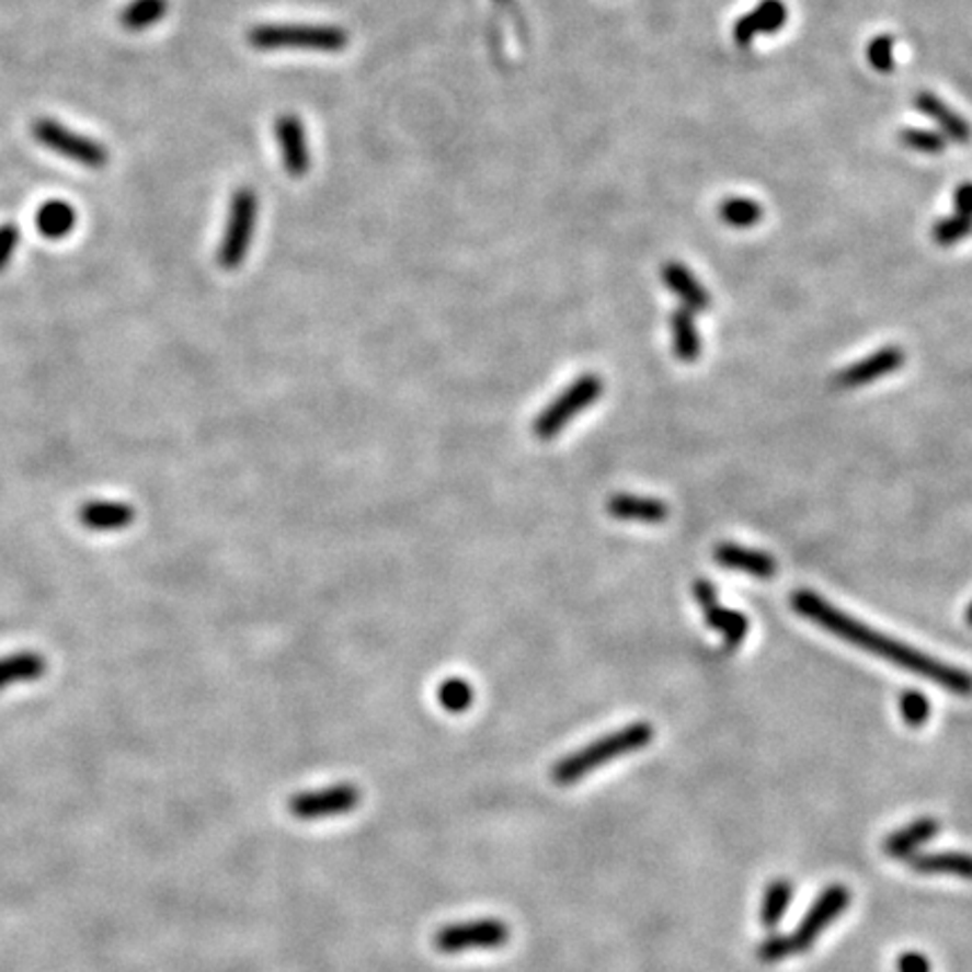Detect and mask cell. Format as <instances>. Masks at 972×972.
<instances>
[{
  "label": "cell",
  "mask_w": 972,
  "mask_h": 972,
  "mask_svg": "<svg viewBox=\"0 0 972 972\" xmlns=\"http://www.w3.org/2000/svg\"><path fill=\"white\" fill-rule=\"evenodd\" d=\"M498 5H510V0H495Z\"/></svg>",
  "instance_id": "obj_38"
},
{
  "label": "cell",
  "mask_w": 972,
  "mask_h": 972,
  "mask_svg": "<svg viewBox=\"0 0 972 972\" xmlns=\"http://www.w3.org/2000/svg\"><path fill=\"white\" fill-rule=\"evenodd\" d=\"M914 108L918 113H923L927 119H933L939 126V134H944L948 140L965 145L972 138L970 124L935 93H927V91L918 93L914 98Z\"/></svg>",
  "instance_id": "obj_16"
},
{
  "label": "cell",
  "mask_w": 972,
  "mask_h": 972,
  "mask_svg": "<svg viewBox=\"0 0 972 972\" xmlns=\"http://www.w3.org/2000/svg\"><path fill=\"white\" fill-rule=\"evenodd\" d=\"M713 559L718 565L745 572V574L761 579V581H768L777 574V561L770 554L758 552V549L741 547L734 542L718 545L713 549Z\"/></svg>",
  "instance_id": "obj_14"
},
{
  "label": "cell",
  "mask_w": 972,
  "mask_h": 972,
  "mask_svg": "<svg viewBox=\"0 0 972 972\" xmlns=\"http://www.w3.org/2000/svg\"><path fill=\"white\" fill-rule=\"evenodd\" d=\"M792 957V948L788 941V935H775L770 939H766L758 948V959L766 963H777Z\"/></svg>",
  "instance_id": "obj_33"
},
{
  "label": "cell",
  "mask_w": 972,
  "mask_h": 972,
  "mask_svg": "<svg viewBox=\"0 0 972 972\" xmlns=\"http://www.w3.org/2000/svg\"><path fill=\"white\" fill-rule=\"evenodd\" d=\"M905 363V352L899 347H884L862 361H858L856 365L842 369L835 376V386L837 388H862L873 384L880 376H887L896 371L899 367H903Z\"/></svg>",
  "instance_id": "obj_13"
},
{
  "label": "cell",
  "mask_w": 972,
  "mask_h": 972,
  "mask_svg": "<svg viewBox=\"0 0 972 972\" xmlns=\"http://www.w3.org/2000/svg\"><path fill=\"white\" fill-rule=\"evenodd\" d=\"M939 833V822L929 820V817H920L916 822H912L910 826L892 833L884 842V851L887 856H892L896 860L901 858H912L927 839H933Z\"/></svg>",
  "instance_id": "obj_20"
},
{
  "label": "cell",
  "mask_w": 972,
  "mask_h": 972,
  "mask_svg": "<svg viewBox=\"0 0 972 972\" xmlns=\"http://www.w3.org/2000/svg\"><path fill=\"white\" fill-rule=\"evenodd\" d=\"M169 12V0H131L126 3L119 14L117 23L122 30L138 34L153 25H158Z\"/></svg>",
  "instance_id": "obj_22"
},
{
  "label": "cell",
  "mask_w": 972,
  "mask_h": 972,
  "mask_svg": "<svg viewBox=\"0 0 972 972\" xmlns=\"http://www.w3.org/2000/svg\"><path fill=\"white\" fill-rule=\"evenodd\" d=\"M790 899H792V884L786 878L770 882L768 892L764 896V905H761V923H764V927L775 929L781 923L790 905Z\"/></svg>",
  "instance_id": "obj_26"
},
{
  "label": "cell",
  "mask_w": 972,
  "mask_h": 972,
  "mask_svg": "<svg viewBox=\"0 0 972 972\" xmlns=\"http://www.w3.org/2000/svg\"><path fill=\"white\" fill-rule=\"evenodd\" d=\"M662 282L666 284V288L678 295L681 302L685 305V309L689 311H707L711 305V298L707 288L691 275V271L685 264L678 262H668L662 266Z\"/></svg>",
  "instance_id": "obj_17"
},
{
  "label": "cell",
  "mask_w": 972,
  "mask_h": 972,
  "mask_svg": "<svg viewBox=\"0 0 972 972\" xmlns=\"http://www.w3.org/2000/svg\"><path fill=\"white\" fill-rule=\"evenodd\" d=\"M910 867L918 873L927 876H957L972 880V856L946 851V854H923L912 856Z\"/></svg>",
  "instance_id": "obj_21"
},
{
  "label": "cell",
  "mask_w": 972,
  "mask_h": 972,
  "mask_svg": "<svg viewBox=\"0 0 972 972\" xmlns=\"http://www.w3.org/2000/svg\"><path fill=\"white\" fill-rule=\"evenodd\" d=\"M849 903H851V894H849L847 887L833 884V887H828V890H824L820 894V899L815 901V905L807 912V916L801 918V923L797 925L794 933L788 935L792 954H799V952H804L807 948H811L817 941V937L824 933V929L844 910L849 907Z\"/></svg>",
  "instance_id": "obj_9"
},
{
  "label": "cell",
  "mask_w": 972,
  "mask_h": 972,
  "mask_svg": "<svg viewBox=\"0 0 972 972\" xmlns=\"http://www.w3.org/2000/svg\"><path fill=\"white\" fill-rule=\"evenodd\" d=\"M965 621L972 626V604L968 606V610H965Z\"/></svg>",
  "instance_id": "obj_37"
},
{
  "label": "cell",
  "mask_w": 972,
  "mask_h": 972,
  "mask_svg": "<svg viewBox=\"0 0 972 972\" xmlns=\"http://www.w3.org/2000/svg\"><path fill=\"white\" fill-rule=\"evenodd\" d=\"M347 32L331 25H277L266 23L248 30V46L255 50H322L335 53L347 46Z\"/></svg>",
  "instance_id": "obj_3"
},
{
  "label": "cell",
  "mask_w": 972,
  "mask_h": 972,
  "mask_svg": "<svg viewBox=\"0 0 972 972\" xmlns=\"http://www.w3.org/2000/svg\"><path fill=\"white\" fill-rule=\"evenodd\" d=\"M702 615H705V621H707L716 632H721L723 640H725V644H728L730 649L739 647V644L745 640V636H747V619H745V615H741L739 610L723 608L721 604L716 602L713 606L705 608Z\"/></svg>",
  "instance_id": "obj_24"
},
{
  "label": "cell",
  "mask_w": 972,
  "mask_h": 972,
  "mask_svg": "<svg viewBox=\"0 0 972 972\" xmlns=\"http://www.w3.org/2000/svg\"><path fill=\"white\" fill-rule=\"evenodd\" d=\"M792 608L815 624H820L822 628H826L831 636L842 638L844 642L856 644L858 649L873 653L887 662L896 664L899 668L912 671L916 675H923V678L937 683L939 687L957 694V696H970L972 694V675H968L961 668L948 666L935 657H929L903 642H896L892 638H884L880 632H876L873 628L851 619L849 615L839 613L837 608H833L831 604H826L822 597H817L815 593H809V590H799V593L792 595L790 599Z\"/></svg>",
  "instance_id": "obj_1"
},
{
  "label": "cell",
  "mask_w": 972,
  "mask_h": 972,
  "mask_svg": "<svg viewBox=\"0 0 972 972\" xmlns=\"http://www.w3.org/2000/svg\"><path fill=\"white\" fill-rule=\"evenodd\" d=\"M21 243V228L12 221L0 224V273H3Z\"/></svg>",
  "instance_id": "obj_32"
},
{
  "label": "cell",
  "mask_w": 972,
  "mask_h": 972,
  "mask_svg": "<svg viewBox=\"0 0 972 972\" xmlns=\"http://www.w3.org/2000/svg\"><path fill=\"white\" fill-rule=\"evenodd\" d=\"M77 518L83 529L108 534V531L129 529L136 523V510L129 502L91 500L79 506Z\"/></svg>",
  "instance_id": "obj_12"
},
{
  "label": "cell",
  "mask_w": 972,
  "mask_h": 972,
  "mask_svg": "<svg viewBox=\"0 0 972 972\" xmlns=\"http://www.w3.org/2000/svg\"><path fill=\"white\" fill-rule=\"evenodd\" d=\"M258 215H260L258 192L250 187L235 190L230 196L224 239L217 250V262L224 271H237L248 258V250L258 228Z\"/></svg>",
  "instance_id": "obj_5"
},
{
  "label": "cell",
  "mask_w": 972,
  "mask_h": 972,
  "mask_svg": "<svg viewBox=\"0 0 972 972\" xmlns=\"http://www.w3.org/2000/svg\"><path fill=\"white\" fill-rule=\"evenodd\" d=\"M952 205H954V215L972 219V183H963L954 190Z\"/></svg>",
  "instance_id": "obj_35"
},
{
  "label": "cell",
  "mask_w": 972,
  "mask_h": 972,
  "mask_svg": "<svg viewBox=\"0 0 972 972\" xmlns=\"http://www.w3.org/2000/svg\"><path fill=\"white\" fill-rule=\"evenodd\" d=\"M604 392V380L599 374H583L574 384H570L552 403H549L534 419V437L540 442H549L561 435V431L579 416L585 408L599 401Z\"/></svg>",
  "instance_id": "obj_6"
},
{
  "label": "cell",
  "mask_w": 972,
  "mask_h": 972,
  "mask_svg": "<svg viewBox=\"0 0 972 972\" xmlns=\"http://www.w3.org/2000/svg\"><path fill=\"white\" fill-rule=\"evenodd\" d=\"M970 235H972V219L954 215V213L950 217L937 221L933 228V239L939 245H954V243L968 239Z\"/></svg>",
  "instance_id": "obj_29"
},
{
  "label": "cell",
  "mask_w": 972,
  "mask_h": 972,
  "mask_svg": "<svg viewBox=\"0 0 972 972\" xmlns=\"http://www.w3.org/2000/svg\"><path fill=\"white\" fill-rule=\"evenodd\" d=\"M473 687L464 678H446L437 689L439 705L450 713H464L473 705Z\"/></svg>",
  "instance_id": "obj_27"
},
{
  "label": "cell",
  "mask_w": 972,
  "mask_h": 972,
  "mask_svg": "<svg viewBox=\"0 0 972 972\" xmlns=\"http://www.w3.org/2000/svg\"><path fill=\"white\" fill-rule=\"evenodd\" d=\"M34 226L44 239L61 241L77 228V209L66 201H46L36 209Z\"/></svg>",
  "instance_id": "obj_19"
},
{
  "label": "cell",
  "mask_w": 972,
  "mask_h": 972,
  "mask_svg": "<svg viewBox=\"0 0 972 972\" xmlns=\"http://www.w3.org/2000/svg\"><path fill=\"white\" fill-rule=\"evenodd\" d=\"M671 333H673V352L683 363H696L700 352H702V343L698 329L694 324V316L689 309H678L673 311L671 316Z\"/></svg>",
  "instance_id": "obj_23"
},
{
  "label": "cell",
  "mask_w": 972,
  "mask_h": 972,
  "mask_svg": "<svg viewBox=\"0 0 972 972\" xmlns=\"http://www.w3.org/2000/svg\"><path fill=\"white\" fill-rule=\"evenodd\" d=\"M30 136L36 145L44 149L79 164L100 172V169L108 167L111 151L95 138H89L83 134H77L55 117H36L30 124Z\"/></svg>",
  "instance_id": "obj_4"
},
{
  "label": "cell",
  "mask_w": 972,
  "mask_h": 972,
  "mask_svg": "<svg viewBox=\"0 0 972 972\" xmlns=\"http://www.w3.org/2000/svg\"><path fill=\"white\" fill-rule=\"evenodd\" d=\"M899 140L905 149L916 151V153H944L948 147V138L939 131H927V129H903L899 134Z\"/></svg>",
  "instance_id": "obj_28"
},
{
  "label": "cell",
  "mask_w": 972,
  "mask_h": 972,
  "mask_svg": "<svg viewBox=\"0 0 972 972\" xmlns=\"http://www.w3.org/2000/svg\"><path fill=\"white\" fill-rule=\"evenodd\" d=\"M896 972H933V965L920 952H903L896 959Z\"/></svg>",
  "instance_id": "obj_34"
},
{
  "label": "cell",
  "mask_w": 972,
  "mask_h": 972,
  "mask_svg": "<svg viewBox=\"0 0 972 972\" xmlns=\"http://www.w3.org/2000/svg\"><path fill=\"white\" fill-rule=\"evenodd\" d=\"M48 671V662L41 653L19 651L0 657V691L14 685H25L41 681Z\"/></svg>",
  "instance_id": "obj_18"
},
{
  "label": "cell",
  "mask_w": 972,
  "mask_h": 972,
  "mask_svg": "<svg viewBox=\"0 0 972 972\" xmlns=\"http://www.w3.org/2000/svg\"><path fill=\"white\" fill-rule=\"evenodd\" d=\"M363 801L361 790L354 784H335L320 790L298 792L288 799V813L295 820L313 822L352 813Z\"/></svg>",
  "instance_id": "obj_8"
},
{
  "label": "cell",
  "mask_w": 972,
  "mask_h": 972,
  "mask_svg": "<svg viewBox=\"0 0 972 972\" xmlns=\"http://www.w3.org/2000/svg\"><path fill=\"white\" fill-rule=\"evenodd\" d=\"M606 512L626 523H647V525H660L668 518V506L657 498L647 495H632V493H617L608 498Z\"/></svg>",
  "instance_id": "obj_15"
},
{
  "label": "cell",
  "mask_w": 972,
  "mask_h": 972,
  "mask_svg": "<svg viewBox=\"0 0 972 972\" xmlns=\"http://www.w3.org/2000/svg\"><path fill=\"white\" fill-rule=\"evenodd\" d=\"M653 736H655V730L651 723L640 721V723L626 725L617 732H610L593 743H587L585 747L563 756L561 761H557L549 777H552V781L557 786L579 784L590 773H595V770L604 768L606 764H610V761L644 750L647 745H651Z\"/></svg>",
  "instance_id": "obj_2"
},
{
  "label": "cell",
  "mask_w": 972,
  "mask_h": 972,
  "mask_svg": "<svg viewBox=\"0 0 972 972\" xmlns=\"http://www.w3.org/2000/svg\"><path fill=\"white\" fill-rule=\"evenodd\" d=\"M718 215L732 228H752L764 217V207L745 196H730L718 207Z\"/></svg>",
  "instance_id": "obj_25"
},
{
  "label": "cell",
  "mask_w": 972,
  "mask_h": 972,
  "mask_svg": "<svg viewBox=\"0 0 972 972\" xmlns=\"http://www.w3.org/2000/svg\"><path fill=\"white\" fill-rule=\"evenodd\" d=\"M275 138L279 145L286 174H290L293 179L305 176L311 167V151L302 119L290 113L279 115L275 119Z\"/></svg>",
  "instance_id": "obj_10"
},
{
  "label": "cell",
  "mask_w": 972,
  "mask_h": 972,
  "mask_svg": "<svg viewBox=\"0 0 972 972\" xmlns=\"http://www.w3.org/2000/svg\"><path fill=\"white\" fill-rule=\"evenodd\" d=\"M901 713L910 728H920L929 716V702L920 691H905L901 696Z\"/></svg>",
  "instance_id": "obj_31"
},
{
  "label": "cell",
  "mask_w": 972,
  "mask_h": 972,
  "mask_svg": "<svg viewBox=\"0 0 972 972\" xmlns=\"http://www.w3.org/2000/svg\"><path fill=\"white\" fill-rule=\"evenodd\" d=\"M788 23V8L784 0H761L756 8L743 14L734 27V44L747 48L758 34H777Z\"/></svg>",
  "instance_id": "obj_11"
},
{
  "label": "cell",
  "mask_w": 972,
  "mask_h": 972,
  "mask_svg": "<svg viewBox=\"0 0 972 972\" xmlns=\"http://www.w3.org/2000/svg\"><path fill=\"white\" fill-rule=\"evenodd\" d=\"M867 59L876 72L890 75L894 70V38L890 34L876 36L867 48Z\"/></svg>",
  "instance_id": "obj_30"
},
{
  "label": "cell",
  "mask_w": 972,
  "mask_h": 972,
  "mask_svg": "<svg viewBox=\"0 0 972 972\" xmlns=\"http://www.w3.org/2000/svg\"><path fill=\"white\" fill-rule=\"evenodd\" d=\"M694 597H696V602H698V606H700L702 610L709 608V606H713V604L718 602L716 587H713L709 581H705V579H700V581L694 583Z\"/></svg>",
  "instance_id": "obj_36"
},
{
  "label": "cell",
  "mask_w": 972,
  "mask_h": 972,
  "mask_svg": "<svg viewBox=\"0 0 972 972\" xmlns=\"http://www.w3.org/2000/svg\"><path fill=\"white\" fill-rule=\"evenodd\" d=\"M512 929L500 918H478L469 923H453L433 937V946L442 954H461L469 950H495L510 944Z\"/></svg>",
  "instance_id": "obj_7"
}]
</instances>
